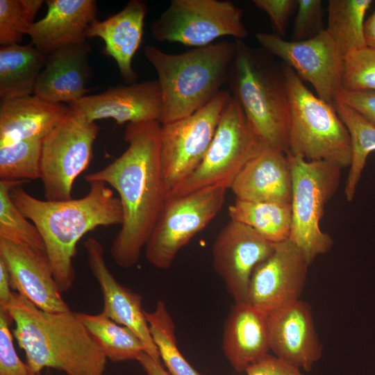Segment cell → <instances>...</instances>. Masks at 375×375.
I'll return each mask as SVG.
<instances>
[{
    "label": "cell",
    "instance_id": "6da1fadb",
    "mask_svg": "<svg viewBox=\"0 0 375 375\" xmlns=\"http://www.w3.org/2000/svg\"><path fill=\"white\" fill-rule=\"evenodd\" d=\"M158 121L130 123L125 151L106 167L88 174V183L103 182L119 195L123 222L112 241L110 254L120 267L139 260L168 196L160 162Z\"/></svg>",
    "mask_w": 375,
    "mask_h": 375
},
{
    "label": "cell",
    "instance_id": "7a4b0ae2",
    "mask_svg": "<svg viewBox=\"0 0 375 375\" xmlns=\"http://www.w3.org/2000/svg\"><path fill=\"white\" fill-rule=\"evenodd\" d=\"M89 184L84 197L64 201L35 198L23 188L24 185L10 192L13 203L38 229L62 292L69 290L75 281L73 259L78 241L98 227L123 222L122 205L112 189L103 182Z\"/></svg>",
    "mask_w": 375,
    "mask_h": 375
},
{
    "label": "cell",
    "instance_id": "3957f363",
    "mask_svg": "<svg viewBox=\"0 0 375 375\" xmlns=\"http://www.w3.org/2000/svg\"><path fill=\"white\" fill-rule=\"evenodd\" d=\"M4 312L15 323L12 335L31 373L47 367L67 375L103 374L107 358L77 312H47L17 292Z\"/></svg>",
    "mask_w": 375,
    "mask_h": 375
},
{
    "label": "cell",
    "instance_id": "277c9868",
    "mask_svg": "<svg viewBox=\"0 0 375 375\" xmlns=\"http://www.w3.org/2000/svg\"><path fill=\"white\" fill-rule=\"evenodd\" d=\"M235 42L222 40L181 53L147 45L144 55L158 74L160 124L186 117L211 101L228 84Z\"/></svg>",
    "mask_w": 375,
    "mask_h": 375
},
{
    "label": "cell",
    "instance_id": "5b68a950",
    "mask_svg": "<svg viewBox=\"0 0 375 375\" xmlns=\"http://www.w3.org/2000/svg\"><path fill=\"white\" fill-rule=\"evenodd\" d=\"M235 42L229 91L265 146L288 153L290 109L282 66L242 40Z\"/></svg>",
    "mask_w": 375,
    "mask_h": 375
},
{
    "label": "cell",
    "instance_id": "8992f818",
    "mask_svg": "<svg viewBox=\"0 0 375 375\" xmlns=\"http://www.w3.org/2000/svg\"><path fill=\"white\" fill-rule=\"evenodd\" d=\"M289 95L290 124L288 153L307 160H325L349 167V133L330 105L315 96L297 73L282 65Z\"/></svg>",
    "mask_w": 375,
    "mask_h": 375
},
{
    "label": "cell",
    "instance_id": "52a82bcc",
    "mask_svg": "<svg viewBox=\"0 0 375 375\" xmlns=\"http://www.w3.org/2000/svg\"><path fill=\"white\" fill-rule=\"evenodd\" d=\"M292 176V227L289 240L308 264L327 253L333 240L320 228L324 207L340 185L342 167L287 153Z\"/></svg>",
    "mask_w": 375,
    "mask_h": 375
},
{
    "label": "cell",
    "instance_id": "ba28073f",
    "mask_svg": "<svg viewBox=\"0 0 375 375\" xmlns=\"http://www.w3.org/2000/svg\"><path fill=\"white\" fill-rule=\"evenodd\" d=\"M264 147L241 106L232 97L203 160L192 174L170 191L167 199L215 185L230 189L243 167Z\"/></svg>",
    "mask_w": 375,
    "mask_h": 375
},
{
    "label": "cell",
    "instance_id": "9c48e42d",
    "mask_svg": "<svg viewBox=\"0 0 375 375\" xmlns=\"http://www.w3.org/2000/svg\"><path fill=\"white\" fill-rule=\"evenodd\" d=\"M227 190L215 185L167 199L144 247L147 261L169 268L180 250L220 212Z\"/></svg>",
    "mask_w": 375,
    "mask_h": 375
},
{
    "label": "cell",
    "instance_id": "30bf717a",
    "mask_svg": "<svg viewBox=\"0 0 375 375\" xmlns=\"http://www.w3.org/2000/svg\"><path fill=\"white\" fill-rule=\"evenodd\" d=\"M100 128L69 108L62 120L43 138L40 178L48 201L72 199L76 179L89 166Z\"/></svg>",
    "mask_w": 375,
    "mask_h": 375
},
{
    "label": "cell",
    "instance_id": "8fae6325",
    "mask_svg": "<svg viewBox=\"0 0 375 375\" xmlns=\"http://www.w3.org/2000/svg\"><path fill=\"white\" fill-rule=\"evenodd\" d=\"M159 42H177L201 47L217 38H246L243 11L227 0H172L151 28Z\"/></svg>",
    "mask_w": 375,
    "mask_h": 375
},
{
    "label": "cell",
    "instance_id": "7c38bea8",
    "mask_svg": "<svg viewBox=\"0 0 375 375\" xmlns=\"http://www.w3.org/2000/svg\"><path fill=\"white\" fill-rule=\"evenodd\" d=\"M232 99L222 90L201 109L161 124L160 162L168 194L199 167L215 134L221 115Z\"/></svg>",
    "mask_w": 375,
    "mask_h": 375
},
{
    "label": "cell",
    "instance_id": "4fadbf2b",
    "mask_svg": "<svg viewBox=\"0 0 375 375\" xmlns=\"http://www.w3.org/2000/svg\"><path fill=\"white\" fill-rule=\"evenodd\" d=\"M255 37L263 49L281 58L303 81L311 84L321 99L333 104L343 90L344 58L326 29L301 41H288L267 33H258Z\"/></svg>",
    "mask_w": 375,
    "mask_h": 375
},
{
    "label": "cell",
    "instance_id": "5bb4252c",
    "mask_svg": "<svg viewBox=\"0 0 375 375\" xmlns=\"http://www.w3.org/2000/svg\"><path fill=\"white\" fill-rule=\"evenodd\" d=\"M274 247L251 227L232 219L219 232L212 247V265L235 303L247 302L251 274Z\"/></svg>",
    "mask_w": 375,
    "mask_h": 375
},
{
    "label": "cell",
    "instance_id": "9a60e30c",
    "mask_svg": "<svg viewBox=\"0 0 375 375\" xmlns=\"http://www.w3.org/2000/svg\"><path fill=\"white\" fill-rule=\"evenodd\" d=\"M309 266L290 240L276 243L272 254L251 274L247 302L269 314L300 299Z\"/></svg>",
    "mask_w": 375,
    "mask_h": 375
},
{
    "label": "cell",
    "instance_id": "2e32d148",
    "mask_svg": "<svg viewBox=\"0 0 375 375\" xmlns=\"http://www.w3.org/2000/svg\"><path fill=\"white\" fill-rule=\"evenodd\" d=\"M68 107L87 122L112 118L118 124L160 122L162 108L158 80L110 88L102 93L85 96Z\"/></svg>",
    "mask_w": 375,
    "mask_h": 375
},
{
    "label": "cell",
    "instance_id": "e0dca14e",
    "mask_svg": "<svg viewBox=\"0 0 375 375\" xmlns=\"http://www.w3.org/2000/svg\"><path fill=\"white\" fill-rule=\"evenodd\" d=\"M269 349L281 360L310 372L321 358L323 346L311 308L299 299L267 315Z\"/></svg>",
    "mask_w": 375,
    "mask_h": 375
},
{
    "label": "cell",
    "instance_id": "ac0fdd59",
    "mask_svg": "<svg viewBox=\"0 0 375 375\" xmlns=\"http://www.w3.org/2000/svg\"><path fill=\"white\" fill-rule=\"evenodd\" d=\"M84 247L90 272L101 292L102 312L116 323L131 329L141 340L144 352L160 361L142 308V296L117 281L106 264L104 249L98 240L90 238L85 241Z\"/></svg>",
    "mask_w": 375,
    "mask_h": 375
},
{
    "label": "cell",
    "instance_id": "d6986e66",
    "mask_svg": "<svg viewBox=\"0 0 375 375\" xmlns=\"http://www.w3.org/2000/svg\"><path fill=\"white\" fill-rule=\"evenodd\" d=\"M0 259L7 267L12 288L17 293L47 312L71 310L61 295L46 253L0 239Z\"/></svg>",
    "mask_w": 375,
    "mask_h": 375
},
{
    "label": "cell",
    "instance_id": "ffe728a7",
    "mask_svg": "<svg viewBox=\"0 0 375 375\" xmlns=\"http://www.w3.org/2000/svg\"><path fill=\"white\" fill-rule=\"evenodd\" d=\"M46 3V15L27 31L31 44L47 56L60 49L86 43V30L97 19L96 1L47 0Z\"/></svg>",
    "mask_w": 375,
    "mask_h": 375
},
{
    "label": "cell",
    "instance_id": "44dd1931",
    "mask_svg": "<svg viewBox=\"0 0 375 375\" xmlns=\"http://www.w3.org/2000/svg\"><path fill=\"white\" fill-rule=\"evenodd\" d=\"M230 190L238 200L291 203L292 176L287 153L264 147L243 167Z\"/></svg>",
    "mask_w": 375,
    "mask_h": 375
},
{
    "label": "cell",
    "instance_id": "7402d4cb",
    "mask_svg": "<svg viewBox=\"0 0 375 375\" xmlns=\"http://www.w3.org/2000/svg\"><path fill=\"white\" fill-rule=\"evenodd\" d=\"M90 47L68 46L47 56L33 95L54 103L77 101L89 92L86 85L90 76L88 55Z\"/></svg>",
    "mask_w": 375,
    "mask_h": 375
},
{
    "label": "cell",
    "instance_id": "603a6c76",
    "mask_svg": "<svg viewBox=\"0 0 375 375\" xmlns=\"http://www.w3.org/2000/svg\"><path fill=\"white\" fill-rule=\"evenodd\" d=\"M267 315L248 302L235 303L226 319L222 349L238 373L269 353Z\"/></svg>",
    "mask_w": 375,
    "mask_h": 375
},
{
    "label": "cell",
    "instance_id": "cb8c5ba5",
    "mask_svg": "<svg viewBox=\"0 0 375 375\" xmlns=\"http://www.w3.org/2000/svg\"><path fill=\"white\" fill-rule=\"evenodd\" d=\"M147 11L144 1L131 0L121 11L106 20H94L85 32L86 38L98 37L104 41L106 53L116 61L127 84L135 83L138 79L132 60L142 41Z\"/></svg>",
    "mask_w": 375,
    "mask_h": 375
},
{
    "label": "cell",
    "instance_id": "d4e9b609",
    "mask_svg": "<svg viewBox=\"0 0 375 375\" xmlns=\"http://www.w3.org/2000/svg\"><path fill=\"white\" fill-rule=\"evenodd\" d=\"M69 107L35 95L1 100L0 148L43 139L65 117Z\"/></svg>",
    "mask_w": 375,
    "mask_h": 375
},
{
    "label": "cell",
    "instance_id": "484cf974",
    "mask_svg": "<svg viewBox=\"0 0 375 375\" xmlns=\"http://www.w3.org/2000/svg\"><path fill=\"white\" fill-rule=\"evenodd\" d=\"M46 60L32 44L1 46V100L33 95Z\"/></svg>",
    "mask_w": 375,
    "mask_h": 375
},
{
    "label": "cell",
    "instance_id": "4316f807",
    "mask_svg": "<svg viewBox=\"0 0 375 375\" xmlns=\"http://www.w3.org/2000/svg\"><path fill=\"white\" fill-rule=\"evenodd\" d=\"M231 219L244 224L272 243L289 240L291 203L235 199L228 208Z\"/></svg>",
    "mask_w": 375,
    "mask_h": 375
},
{
    "label": "cell",
    "instance_id": "83f0119b",
    "mask_svg": "<svg viewBox=\"0 0 375 375\" xmlns=\"http://www.w3.org/2000/svg\"><path fill=\"white\" fill-rule=\"evenodd\" d=\"M372 0H329L326 31L344 60L352 52L366 46L364 18Z\"/></svg>",
    "mask_w": 375,
    "mask_h": 375
},
{
    "label": "cell",
    "instance_id": "f1b7e54d",
    "mask_svg": "<svg viewBox=\"0 0 375 375\" xmlns=\"http://www.w3.org/2000/svg\"><path fill=\"white\" fill-rule=\"evenodd\" d=\"M77 315L110 361L137 360L144 351L141 340L131 329L116 323L103 312L96 315L77 312Z\"/></svg>",
    "mask_w": 375,
    "mask_h": 375
},
{
    "label": "cell",
    "instance_id": "f546056e",
    "mask_svg": "<svg viewBox=\"0 0 375 375\" xmlns=\"http://www.w3.org/2000/svg\"><path fill=\"white\" fill-rule=\"evenodd\" d=\"M333 106L347 127L351 140L352 159L344 188L345 197L348 201H351L367 157L375 151V126L356 110L338 100H335Z\"/></svg>",
    "mask_w": 375,
    "mask_h": 375
},
{
    "label": "cell",
    "instance_id": "4dcf8cb0",
    "mask_svg": "<svg viewBox=\"0 0 375 375\" xmlns=\"http://www.w3.org/2000/svg\"><path fill=\"white\" fill-rule=\"evenodd\" d=\"M26 181H0V239L46 253L43 239L35 226L13 203L10 192Z\"/></svg>",
    "mask_w": 375,
    "mask_h": 375
},
{
    "label": "cell",
    "instance_id": "1f68e13d",
    "mask_svg": "<svg viewBox=\"0 0 375 375\" xmlns=\"http://www.w3.org/2000/svg\"><path fill=\"white\" fill-rule=\"evenodd\" d=\"M145 316L160 360L169 374L200 375L179 351L174 321L165 301L158 300L153 311H145Z\"/></svg>",
    "mask_w": 375,
    "mask_h": 375
},
{
    "label": "cell",
    "instance_id": "d6a6232c",
    "mask_svg": "<svg viewBox=\"0 0 375 375\" xmlns=\"http://www.w3.org/2000/svg\"><path fill=\"white\" fill-rule=\"evenodd\" d=\"M42 140L28 139L0 148L1 180L30 182L40 178Z\"/></svg>",
    "mask_w": 375,
    "mask_h": 375
},
{
    "label": "cell",
    "instance_id": "836d02e7",
    "mask_svg": "<svg viewBox=\"0 0 375 375\" xmlns=\"http://www.w3.org/2000/svg\"><path fill=\"white\" fill-rule=\"evenodd\" d=\"M342 86L346 90L375 91V49L365 47L345 57Z\"/></svg>",
    "mask_w": 375,
    "mask_h": 375
},
{
    "label": "cell",
    "instance_id": "e575fe53",
    "mask_svg": "<svg viewBox=\"0 0 375 375\" xmlns=\"http://www.w3.org/2000/svg\"><path fill=\"white\" fill-rule=\"evenodd\" d=\"M292 40L301 41L312 38L324 30L321 0H297Z\"/></svg>",
    "mask_w": 375,
    "mask_h": 375
},
{
    "label": "cell",
    "instance_id": "d590c367",
    "mask_svg": "<svg viewBox=\"0 0 375 375\" xmlns=\"http://www.w3.org/2000/svg\"><path fill=\"white\" fill-rule=\"evenodd\" d=\"M30 27L25 21L19 0H0V44H19Z\"/></svg>",
    "mask_w": 375,
    "mask_h": 375
},
{
    "label": "cell",
    "instance_id": "8d00e7d4",
    "mask_svg": "<svg viewBox=\"0 0 375 375\" xmlns=\"http://www.w3.org/2000/svg\"><path fill=\"white\" fill-rule=\"evenodd\" d=\"M10 322L12 321L8 313L0 312V375H30L28 365L15 350Z\"/></svg>",
    "mask_w": 375,
    "mask_h": 375
},
{
    "label": "cell",
    "instance_id": "74e56055",
    "mask_svg": "<svg viewBox=\"0 0 375 375\" xmlns=\"http://www.w3.org/2000/svg\"><path fill=\"white\" fill-rule=\"evenodd\" d=\"M253 3L268 15L274 29L281 35L285 34L288 19L297 8V0H253Z\"/></svg>",
    "mask_w": 375,
    "mask_h": 375
},
{
    "label": "cell",
    "instance_id": "f35d334b",
    "mask_svg": "<svg viewBox=\"0 0 375 375\" xmlns=\"http://www.w3.org/2000/svg\"><path fill=\"white\" fill-rule=\"evenodd\" d=\"M335 100L353 108L375 126V91L343 90Z\"/></svg>",
    "mask_w": 375,
    "mask_h": 375
},
{
    "label": "cell",
    "instance_id": "ab89813d",
    "mask_svg": "<svg viewBox=\"0 0 375 375\" xmlns=\"http://www.w3.org/2000/svg\"><path fill=\"white\" fill-rule=\"evenodd\" d=\"M245 372L247 375H304L300 369L269 353L251 365Z\"/></svg>",
    "mask_w": 375,
    "mask_h": 375
},
{
    "label": "cell",
    "instance_id": "60d3db41",
    "mask_svg": "<svg viewBox=\"0 0 375 375\" xmlns=\"http://www.w3.org/2000/svg\"><path fill=\"white\" fill-rule=\"evenodd\" d=\"M12 285L8 270L4 262L0 259V311L6 312L10 303L14 292L11 290Z\"/></svg>",
    "mask_w": 375,
    "mask_h": 375
},
{
    "label": "cell",
    "instance_id": "b9f144b4",
    "mask_svg": "<svg viewBox=\"0 0 375 375\" xmlns=\"http://www.w3.org/2000/svg\"><path fill=\"white\" fill-rule=\"evenodd\" d=\"M136 360L147 375H171L160 361L156 360L144 351L139 355Z\"/></svg>",
    "mask_w": 375,
    "mask_h": 375
},
{
    "label": "cell",
    "instance_id": "7bdbcfd3",
    "mask_svg": "<svg viewBox=\"0 0 375 375\" xmlns=\"http://www.w3.org/2000/svg\"><path fill=\"white\" fill-rule=\"evenodd\" d=\"M42 0H19L24 18L28 25L34 23V18L43 4Z\"/></svg>",
    "mask_w": 375,
    "mask_h": 375
},
{
    "label": "cell",
    "instance_id": "ee69618b",
    "mask_svg": "<svg viewBox=\"0 0 375 375\" xmlns=\"http://www.w3.org/2000/svg\"><path fill=\"white\" fill-rule=\"evenodd\" d=\"M364 38L366 46L375 49V10L365 22Z\"/></svg>",
    "mask_w": 375,
    "mask_h": 375
},
{
    "label": "cell",
    "instance_id": "f6af8a7d",
    "mask_svg": "<svg viewBox=\"0 0 375 375\" xmlns=\"http://www.w3.org/2000/svg\"><path fill=\"white\" fill-rule=\"evenodd\" d=\"M30 375H40V374H33L31 373Z\"/></svg>",
    "mask_w": 375,
    "mask_h": 375
}]
</instances>
